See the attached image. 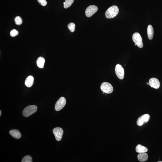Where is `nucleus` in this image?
<instances>
[{
	"instance_id": "1",
	"label": "nucleus",
	"mask_w": 162,
	"mask_h": 162,
	"mask_svg": "<svg viewBox=\"0 0 162 162\" xmlns=\"http://www.w3.org/2000/svg\"><path fill=\"white\" fill-rule=\"evenodd\" d=\"M119 12V9L117 6H113L110 7L106 10L105 15L108 19L112 18L116 16Z\"/></svg>"
},
{
	"instance_id": "2",
	"label": "nucleus",
	"mask_w": 162,
	"mask_h": 162,
	"mask_svg": "<svg viewBox=\"0 0 162 162\" xmlns=\"http://www.w3.org/2000/svg\"><path fill=\"white\" fill-rule=\"evenodd\" d=\"M37 106L35 105H32L27 106L24 109L22 112V114L24 116L28 117L36 112Z\"/></svg>"
},
{
	"instance_id": "3",
	"label": "nucleus",
	"mask_w": 162,
	"mask_h": 162,
	"mask_svg": "<svg viewBox=\"0 0 162 162\" xmlns=\"http://www.w3.org/2000/svg\"><path fill=\"white\" fill-rule=\"evenodd\" d=\"M100 88L102 91L106 94H111L113 91V87L110 84L107 82L102 83Z\"/></svg>"
},
{
	"instance_id": "4",
	"label": "nucleus",
	"mask_w": 162,
	"mask_h": 162,
	"mask_svg": "<svg viewBox=\"0 0 162 162\" xmlns=\"http://www.w3.org/2000/svg\"><path fill=\"white\" fill-rule=\"evenodd\" d=\"M132 40L138 47L140 48L143 47V44L142 39L139 33L135 32L133 34Z\"/></svg>"
},
{
	"instance_id": "5",
	"label": "nucleus",
	"mask_w": 162,
	"mask_h": 162,
	"mask_svg": "<svg viewBox=\"0 0 162 162\" xmlns=\"http://www.w3.org/2000/svg\"><path fill=\"white\" fill-rule=\"evenodd\" d=\"M98 8L95 5H91L87 8L85 11V14L87 17H90L96 12Z\"/></svg>"
},
{
	"instance_id": "6",
	"label": "nucleus",
	"mask_w": 162,
	"mask_h": 162,
	"mask_svg": "<svg viewBox=\"0 0 162 162\" xmlns=\"http://www.w3.org/2000/svg\"><path fill=\"white\" fill-rule=\"evenodd\" d=\"M115 71L116 74L118 78L121 80L124 79V69L120 64H116L115 67Z\"/></svg>"
},
{
	"instance_id": "7",
	"label": "nucleus",
	"mask_w": 162,
	"mask_h": 162,
	"mask_svg": "<svg viewBox=\"0 0 162 162\" xmlns=\"http://www.w3.org/2000/svg\"><path fill=\"white\" fill-rule=\"evenodd\" d=\"M66 100L64 97H61L56 102L55 105V109L56 111H60L65 106Z\"/></svg>"
},
{
	"instance_id": "8",
	"label": "nucleus",
	"mask_w": 162,
	"mask_h": 162,
	"mask_svg": "<svg viewBox=\"0 0 162 162\" xmlns=\"http://www.w3.org/2000/svg\"><path fill=\"white\" fill-rule=\"evenodd\" d=\"M53 133L56 139L58 141L60 140L62 138L64 131L60 127H56L54 129Z\"/></svg>"
},
{
	"instance_id": "9",
	"label": "nucleus",
	"mask_w": 162,
	"mask_h": 162,
	"mask_svg": "<svg viewBox=\"0 0 162 162\" xmlns=\"http://www.w3.org/2000/svg\"><path fill=\"white\" fill-rule=\"evenodd\" d=\"M150 118V116L148 114H145L142 116L138 118L136 124L138 126H140L143 125L144 124L148 122L149 121Z\"/></svg>"
},
{
	"instance_id": "10",
	"label": "nucleus",
	"mask_w": 162,
	"mask_h": 162,
	"mask_svg": "<svg viewBox=\"0 0 162 162\" xmlns=\"http://www.w3.org/2000/svg\"><path fill=\"white\" fill-rule=\"evenodd\" d=\"M149 85L151 88L158 89L160 86V81L156 78H151L149 80Z\"/></svg>"
},
{
	"instance_id": "11",
	"label": "nucleus",
	"mask_w": 162,
	"mask_h": 162,
	"mask_svg": "<svg viewBox=\"0 0 162 162\" xmlns=\"http://www.w3.org/2000/svg\"><path fill=\"white\" fill-rule=\"evenodd\" d=\"M10 134L13 137L16 139H19L22 137V135L20 132L17 130H10Z\"/></svg>"
},
{
	"instance_id": "12",
	"label": "nucleus",
	"mask_w": 162,
	"mask_h": 162,
	"mask_svg": "<svg viewBox=\"0 0 162 162\" xmlns=\"http://www.w3.org/2000/svg\"><path fill=\"white\" fill-rule=\"evenodd\" d=\"M34 81V78L32 76H28L25 80V85L28 88H30L33 85Z\"/></svg>"
},
{
	"instance_id": "13",
	"label": "nucleus",
	"mask_w": 162,
	"mask_h": 162,
	"mask_svg": "<svg viewBox=\"0 0 162 162\" xmlns=\"http://www.w3.org/2000/svg\"><path fill=\"white\" fill-rule=\"evenodd\" d=\"M148 37L150 40H152L154 37V30L152 26L149 25L148 26L147 28Z\"/></svg>"
},
{
	"instance_id": "14",
	"label": "nucleus",
	"mask_w": 162,
	"mask_h": 162,
	"mask_svg": "<svg viewBox=\"0 0 162 162\" xmlns=\"http://www.w3.org/2000/svg\"><path fill=\"white\" fill-rule=\"evenodd\" d=\"M138 158L140 162H145L148 160V155L146 152L140 153L138 156Z\"/></svg>"
},
{
	"instance_id": "15",
	"label": "nucleus",
	"mask_w": 162,
	"mask_h": 162,
	"mask_svg": "<svg viewBox=\"0 0 162 162\" xmlns=\"http://www.w3.org/2000/svg\"><path fill=\"white\" fill-rule=\"evenodd\" d=\"M136 150L138 153H142L146 152L148 151V148L140 144L136 146Z\"/></svg>"
},
{
	"instance_id": "16",
	"label": "nucleus",
	"mask_w": 162,
	"mask_h": 162,
	"mask_svg": "<svg viewBox=\"0 0 162 162\" xmlns=\"http://www.w3.org/2000/svg\"><path fill=\"white\" fill-rule=\"evenodd\" d=\"M45 62V59L44 58L42 57H39L37 58L36 61L38 66L40 68H43Z\"/></svg>"
},
{
	"instance_id": "17",
	"label": "nucleus",
	"mask_w": 162,
	"mask_h": 162,
	"mask_svg": "<svg viewBox=\"0 0 162 162\" xmlns=\"http://www.w3.org/2000/svg\"><path fill=\"white\" fill-rule=\"evenodd\" d=\"M74 0H65L64 2V7L65 8H67L71 6Z\"/></svg>"
},
{
	"instance_id": "18",
	"label": "nucleus",
	"mask_w": 162,
	"mask_h": 162,
	"mask_svg": "<svg viewBox=\"0 0 162 162\" xmlns=\"http://www.w3.org/2000/svg\"><path fill=\"white\" fill-rule=\"evenodd\" d=\"M32 158L30 156H26L22 158V162H32Z\"/></svg>"
},
{
	"instance_id": "19",
	"label": "nucleus",
	"mask_w": 162,
	"mask_h": 162,
	"mask_svg": "<svg viewBox=\"0 0 162 162\" xmlns=\"http://www.w3.org/2000/svg\"><path fill=\"white\" fill-rule=\"evenodd\" d=\"M75 24L73 22H70L68 25V27L69 30L72 32H74L75 31Z\"/></svg>"
},
{
	"instance_id": "20",
	"label": "nucleus",
	"mask_w": 162,
	"mask_h": 162,
	"mask_svg": "<svg viewBox=\"0 0 162 162\" xmlns=\"http://www.w3.org/2000/svg\"><path fill=\"white\" fill-rule=\"evenodd\" d=\"M14 21L16 25H20L22 23V20L20 16H17L15 18Z\"/></svg>"
},
{
	"instance_id": "21",
	"label": "nucleus",
	"mask_w": 162,
	"mask_h": 162,
	"mask_svg": "<svg viewBox=\"0 0 162 162\" xmlns=\"http://www.w3.org/2000/svg\"><path fill=\"white\" fill-rule=\"evenodd\" d=\"M10 36L12 37H14L18 34V32L16 30L13 29L10 32Z\"/></svg>"
},
{
	"instance_id": "22",
	"label": "nucleus",
	"mask_w": 162,
	"mask_h": 162,
	"mask_svg": "<svg viewBox=\"0 0 162 162\" xmlns=\"http://www.w3.org/2000/svg\"><path fill=\"white\" fill-rule=\"evenodd\" d=\"M38 1L42 6H45L47 4V2L46 0H38Z\"/></svg>"
},
{
	"instance_id": "23",
	"label": "nucleus",
	"mask_w": 162,
	"mask_h": 162,
	"mask_svg": "<svg viewBox=\"0 0 162 162\" xmlns=\"http://www.w3.org/2000/svg\"><path fill=\"white\" fill-rule=\"evenodd\" d=\"M1 114H2L1 113V111L0 110V116H1Z\"/></svg>"
},
{
	"instance_id": "24",
	"label": "nucleus",
	"mask_w": 162,
	"mask_h": 162,
	"mask_svg": "<svg viewBox=\"0 0 162 162\" xmlns=\"http://www.w3.org/2000/svg\"><path fill=\"white\" fill-rule=\"evenodd\" d=\"M147 84L148 85L149 84V82H148H148H147Z\"/></svg>"
},
{
	"instance_id": "25",
	"label": "nucleus",
	"mask_w": 162,
	"mask_h": 162,
	"mask_svg": "<svg viewBox=\"0 0 162 162\" xmlns=\"http://www.w3.org/2000/svg\"><path fill=\"white\" fill-rule=\"evenodd\" d=\"M158 162H162V161H159Z\"/></svg>"
},
{
	"instance_id": "26",
	"label": "nucleus",
	"mask_w": 162,
	"mask_h": 162,
	"mask_svg": "<svg viewBox=\"0 0 162 162\" xmlns=\"http://www.w3.org/2000/svg\"><path fill=\"white\" fill-rule=\"evenodd\" d=\"M135 46H136V44H135Z\"/></svg>"
}]
</instances>
